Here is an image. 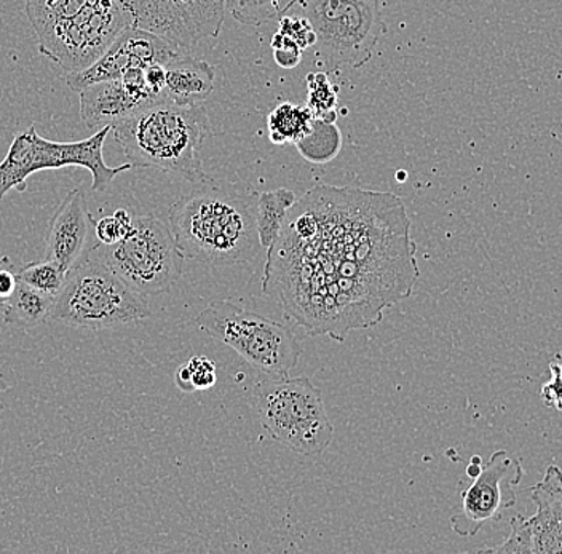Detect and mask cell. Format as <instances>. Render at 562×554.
Instances as JSON below:
<instances>
[{"label": "cell", "instance_id": "obj_1", "mask_svg": "<svg viewBox=\"0 0 562 554\" xmlns=\"http://www.w3.org/2000/svg\"><path fill=\"white\" fill-rule=\"evenodd\" d=\"M419 279L402 200L386 192L315 185L288 212L267 251L262 290L308 336L344 342L382 321Z\"/></svg>", "mask_w": 562, "mask_h": 554}, {"label": "cell", "instance_id": "obj_2", "mask_svg": "<svg viewBox=\"0 0 562 554\" xmlns=\"http://www.w3.org/2000/svg\"><path fill=\"white\" fill-rule=\"evenodd\" d=\"M256 194L252 189L206 181L175 203L171 233L186 259L206 265L246 264L258 255Z\"/></svg>", "mask_w": 562, "mask_h": 554}, {"label": "cell", "instance_id": "obj_3", "mask_svg": "<svg viewBox=\"0 0 562 554\" xmlns=\"http://www.w3.org/2000/svg\"><path fill=\"white\" fill-rule=\"evenodd\" d=\"M112 133L133 168H158L192 184L209 179L200 160V149L211 133L202 106L156 101L112 126Z\"/></svg>", "mask_w": 562, "mask_h": 554}, {"label": "cell", "instance_id": "obj_4", "mask_svg": "<svg viewBox=\"0 0 562 554\" xmlns=\"http://www.w3.org/2000/svg\"><path fill=\"white\" fill-rule=\"evenodd\" d=\"M38 54L66 72L83 71L133 20L121 0H24Z\"/></svg>", "mask_w": 562, "mask_h": 554}, {"label": "cell", "instance_id": "obj_5", "mask_svg": "<svg viewBox=\"0 0 562 554\" xmlns=\"http://www.w3.org/2000/svg\"><path fill=\"white\" fill-rule=\"evenodd\" d=\"M249 405L263 431L299 454H322L333 443L322 391L308 377L266 378L249 392Z\"/></svg>", "mask_w": 562, "mask_h": 554}, {"label": "cell", "instance_id": "obj_6", "mask_svg": "<svg viewBox=\"0 0 562 554\" xmlns=\"http://www.w3.org/2000/svg\"><path fill=\"white\" fill-rule=\"evenodd\" d=\"M150 308L105 265L90 258L70 270L48 320L72 328L108 329L147 320Z\"/></svg>", "mask_w": 562, "mask_h": 554}, {"label": "cell", "instance_id": "obj_7", "mask_svg": "<svg viewBox=\"0 0 562 554\" xmlns=\"http://www.w3.org/2000/svg\"><path fill=\"white\" fill-rule=\"evenodd\" d=\"M195 325L210 338L234 349L267 377H288L299 364L301 343L286 325L246 310L232 301H213L200 312Z\"/></svg>", "mask_w": 562, "mask_h": 554}, {"label": "cell", "instance_id": "obj_8", "mask_svg": "<svg viewBox=\"0 0 562 554\" xmlns=\"http://www.w3.org/2000/svg\"><path fill=\"white\" fill-rule=\"evenodd\" d=\"M112 126L98 129L90 138L82 142H48L38 135L35 125L26 132L16 133L5 159L0 161V200L10 191H26V181L31 174L42 170H58L65 167L87 168L93 178L91 189L104 192L119 174L132 170V165L109 167L103 157L105 138Z\"/></svg>", "mask_w": 562, "mask_h": 554}, {"label": "cell", "instance_id": "obj_9", "mask_svg": "<svg viewBox=\"0 0 562 554\" xmlns=\"http://www.w3.org/2000/svg\"><path fill=\"white\" fill-rule=\"evenodd\" d=\"M105 248V265L140 297L167 293L181 279L184 255L170 226L156 216L133 217L125 238Z\"/></svg>", "mask_w": 562, "mask_h": 554}, {"label": "cell", "instance_id": "obj_10", "mask_svg": "<svg viewBox=\"0 0 562 554\" xmlns=\"http://www.w3.org/2000/svg\"><path fill=\"white\" fill-rule=\"evenodd\" d=\"M316 34V54L329 69H358L372 58L384 31L379 0H301Z\"/></svg>", "mask_w": 562, "mask_h": 554}, {"label": "cell", "instance_id": "obj_11", "mask_svg": "<svg viewBox=\"0 0 562 554\" xmlns=\"http://www.w3.org/2000/svg\"><path fill=\"white\" fill-rule=\"evenodd\" d=\"M133 26L150 31L175 48H191L202 38L217 37L224 0H121Z\"/></svg>", "mask_w": 562, "mask_h": 554}, {"label": "cell", "instance_id": "obj_12", "mask_svg": "<svg viewBox=\"0 0 562 554\" xmlns=\"http://www.w3.org/2000/svg\"><path fill=\"white\" fill-rule=\"evenodd\" d=\"M525 470L507 451H497L483 465L480 475L462 494V505L451 518L452 531L460 536H474L484 525L498 521L508 508L515 507V487L522 482Z\"/></svg>", "mask_w": 562, "mask_h": 554}, {"label": "cell", "instance_id": "obj_13", "mask_svg": "<svg viewBox=\"0 0 562 554\" xmlns=\"http://www.w3.org/2000/svg\"><path fill=\"white\" fill-rule=\"evenodd\" d=\"M176 54L178 48L170 42L132 24L93 65L83 71L66 74L65 80L70 90L79 93L93 83L122 79L132 69L149 68L158 63L167 65Z\"/></svg>", "mask_w": 562, "mask_h": 554}, {"label": "cell", "instance_id": "obj_14", "mask_svg": "<svg viewBox=\"0 0 562 554\" xmlns=\"http://www.w3.org/2000/svg\"><path fill=\"white\" fill-rule=\"evenodd\" d=\"M93 216L88 210L82 189H74L59 203L48 224L45 237V258L56 262L65 272L76 269L90 258V235Z\"/></svg>", "mask_w": 562, "mask_h": 554}, {"label": "cell", "instance_id": "obj_15", "mask_svg": "<svg viewBox=\"0 0 562 554\" xmlns=\"http://www.w3.org/2000/svg\"><path fill=\"white\" fill-rule=\"evenodd\" d=\"M80 117L88 129L114 126L139 109L156 103L149 90L126 80H105L79 91Z\"/></svg>", "mask_w": 562, "mask_h": 554}, {"label": "cell", "instance_id": "obj_16", "mask_svg": "<svg viewBox=\"0 0 562 554\" xmlns=\"http://www.w3.org/2000/svg\"><path fill=\"white\" fill-rule=\"evenodd\" d=\"M537 515L530 518L533 552L562 553V472L551 465L542 482L532 489Z\"/></svg>", "mask_w": 562, "mask_h": 554}, {"label": "cell", "instance_id": "obj_17", "mask_svg": "<svg viewBox=\"0 0 562 554\" xmlns=\"http://www.w3.org/2000/svg\"><path fill=\"white\" fill-rule=\"evenodd\" d=\"M164 100L179 106H202L214 89V69L192 56L176 54L165 66Z\"/></svg>", "mask_w": 562, "mask_h": 554}, {"label": "cell", "instance_id": "obj_18", "mask_svg": "<svg viewBox=\"0 0 562 554\" xmlns=\"http://www.w3.org/2000/svg\"><path fill=\"white\" fill-rule=\"evenodd\" d=\"M297 202V195L290 189L262 192L256 200V230L262 250L269 251L281 233L288 212Z\"/></svg>", "mask_w": 562, "mask_h": 554}, {"label": "cell", "instance_id": "obj_19", "mask_svg": "<svg viewBox=\"0 0 562 554\" xmlns=\"http://www.w3.org/2000/svg\"><path fill=\"white\" fill-rule=\"evenodd\" d=\"M55 296L38 293L18 280L15 293L2 305L3 323L18 328H34L50 317Z\"/></svg>", "mask_w": 562, "mask_h": 554}, {"label": "cell", "instance_id": "obj_20", "mask_svg": "<svg viewBox=\"0 0 562 554\" xmlns=\"http://www.w3.org/2000/svg\"><path fill=\"white\" fill-rule=\"evenodd\" d=\"M312 122L314 117L305 104L299 106L293 103H281L267 117L270 142L277 146H284V144L294 146L299 139L307 135Z\"/></svg>", "mask_w": 562, "mask_h": 554}, {"label": "cell", "instance_id": "obj_21", "mask_svg": "<svg viewBox=\"0 0 562 554\" xmlns=\"http://www.w3.org/2000/svg\"><path fill=\"white\" fill-rule=\"evenodd\" d=\"M342 132L336 122L314 118L311 129L304 138L299 139L294 146L305 160L315 165L329 163L339 156L342 149Z\"/></svg>", "mask_w": 562, "mask_h": 554}, {"label": "cell", "instance_id": "obj_22", "mask_svg": "<svg viewBox=\"0 0 562 554\" xmlns=\"http://www.w3.org/2000/svg\"><path fill=\"white\" fill-rule=\"evenodd\" d=\"M301 0H224V9L245 26H261L280 19Z\"/></svg>", "mask_w": 562, "mask_h": 554}, {"label": "cell", "instance_id": "obj_23", "mask_svg": "<svg viewBox=\"0 0 562 554\" xmlns=\"http://www.w3.org/2000/svg\"><path fill=\"white\" fill-rule=\"evenodd\" d=\"M307 80V103L312 117L319 121L336 122L337 118V87L334 86L326 72H312Z\"/></svg>", "mask_w": 562, "mask_h": 554}, {"label": "cell", "instance_id": "obj_24", "mask_svg": "<svg viewBox=\"0 0 562 554\" xmlns=\"http://www.w3.org/2000/svg\"><path fill=\"white\" fill-rule=\"evenodd\" d=\"M66 276H68V272L48 259L31 262L18 270V280L21 283L33 287L38 293L50 294V296H56L61 291Z\"/></svg>", "mask_w": 562, "mask_h": 554}, {"label": "cell", "instance_id": "obj_25", "mask_svg": "<svg viewBox=\"0 0 562 554\" xmlns=\"http://www.w3.org/2000/svg\"><path fill=\"white\" fill-rule=\"evenodd\" d=\"M133 226V216L126 210H115L114 215L105 216L94 224V237L103 247L119 244Z\"/></svg>", "mask_w": 562, "mask_h": 554}, {"label": "cell", "instance_id": "obj_26", "mask_svg": "<svg viewBox=\"0 0 562 554\" xmlns=\"http://www.w3.org/2000/svg\"><path fill=\"white\" fill-rule=\"evenodd\" d=\"M512 532L508 539L498 549H491L492 553H536L533 552V531L529 519L515 517L512 519Z\"/></svg>", "mask_w": 562, "mask_h": 554}, {"label": "cell", "instance_id": "obj_27", "mask_svg": "<svg viewBox=\"0 0 562 554\" xmlns=\"http://www.w3.org/2000/svg\"><path fill=\"white\" fill-rule=\"evenodd\" d=\"M279 31L280 33L286 34L288 37L293 38L302 50H307L308 47H315L316 34L314 27H312L311 21L305 19V16H288L286 13H284L283 16H280Z\"/></svg>", "mask_w": 562, "mask_h": 554}, {"label": "cell", "instance_id": "obj_28", "mask_svg": "<svg viewBox=\"0 0 562 554\" xmlns=\"http://www.w3.org/2000/svg\"><path fill=\"white\" fill-rule=\"evenodd\" d=\"M270 47H272L273 50V59H276L280 68L294 69L299 66V63L302 61L304 50L299 47L293 38L288 37L286 34L280 33V31L273 34Z\"/></svg>", "mask_w": 562, "mask_h": 554}, {"label": "cell", "instance_id": "obj_29", "mask_svg": "<svg viewBox=\"0 0 562 554\" xmlns=\"http://www.w3.org/2000/svg\"><path fill=\"white\" fill-rule=\"evenodd\" d=\"M191 374L193 391H209L217 381V366L206 357H193L186 363Z\"/></svg>", "mask_w": 562, "mask_h": 554}, {"label": "cell", "instance_id": "obj_30", "mask_svg": "<svg viewBox=\"0 0 562 554\" xmlns=\"http://www.w3.org/2000/svg\"><path fill=\"white\" fill-rule=\"evenodd\" d=\"M481 468H483V461H481L480 455H473L472 462H470L469 468H467V475L470 478H476L480 475Z\"/></svg>", "mask_w": 562, "mask_h": 554}, {"label": "cell", "instance_id": "obj_31", "mask_svg": "<svg viewBox=\"0 0 562 554\" xmlns=\"http://www.w3.org/2000/svg\"><path fill=\"white\" fill-rule=\"evenodd\" d=\"M2 305H3V301H2V299H0V307H2Z\"/></svg>", "mask_w": 562, "mask_h": 554}]
</instances>
